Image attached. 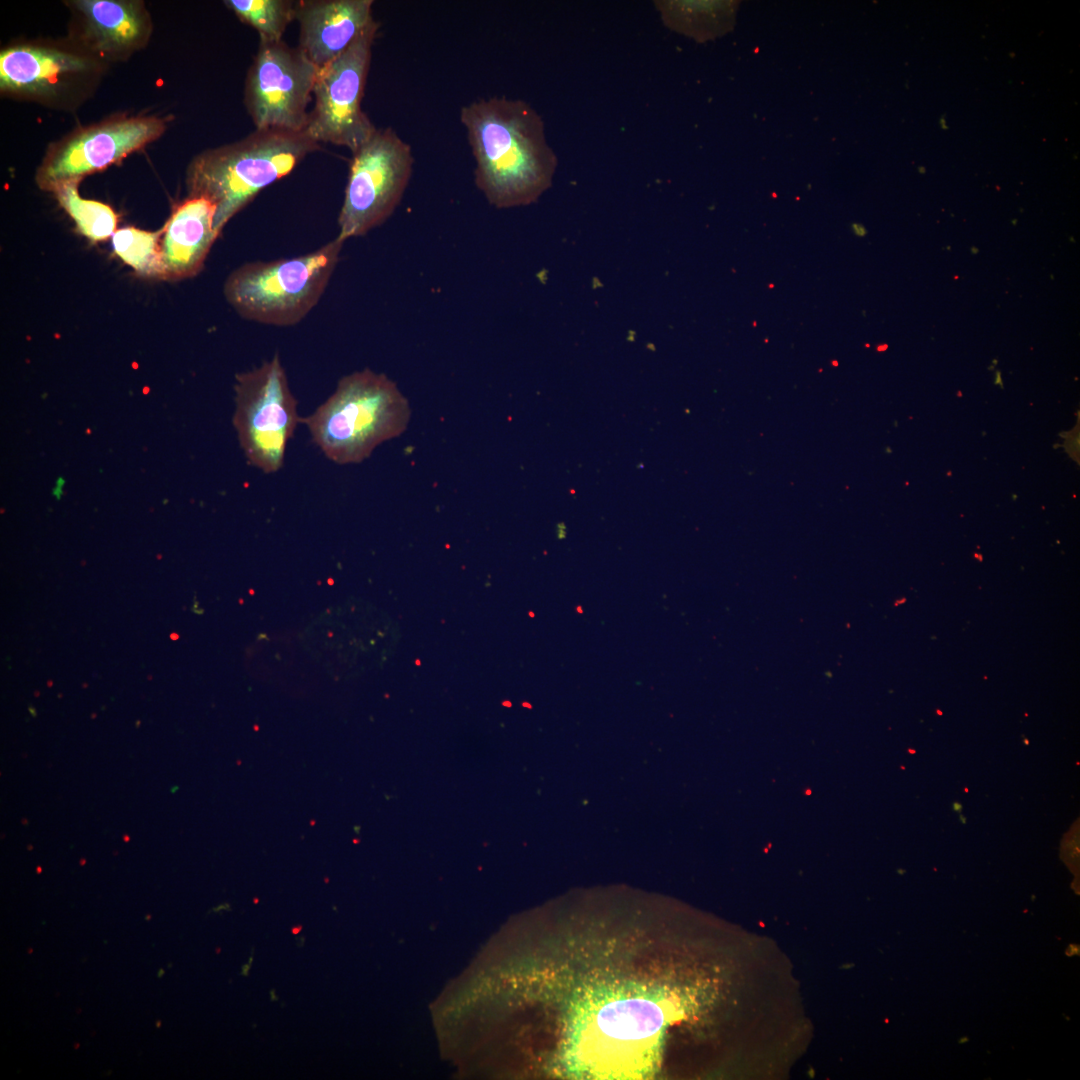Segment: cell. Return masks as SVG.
I'll use <instances>...</instances> for the list:
<instances>
[{
    "label": "cell",
    "instance_id": "6da1fadb",
    "mask_svg": "<svg viewBox=\"0 0 1080 1080\" xmlns=\"http://www.w3.org/2000/svg\"><path fill=\"white\" fill-rule=\"evenodd\" d=\"M460 121L475 160L476 187L491 206H527L551 187L558 159L529 103L480 98L461 107Z\"/></svg>",
    "mask_w": 1080,
    "mask_h": 1080
},
{
    "label": "cell",
    "instance_id": "7a4b0ae2",
    "mask_svg": "<svg viewBox=\"0 0 1080 1080\" xmlns=\"http://www.w3.org/2000/svg\"><path fill=\"white\" fill-rule=\"evenodd\" d=\"M319 143L303 131L255 129L234 143L198 155L187 173L189 196H200L216 207L215 230L256 195L288 175Z\"/></svg>",
    "mask_w": 1080,
    "mask_h": 1080
},
{
    "label": "cell",
    "instance_id": "3957f363",
    "mask_svg": "<svg viewBox=\"0 0 1080 1080\" xmlns=\"http://www.w3.org/2000/svg\"><path fill=\"white\" fill-rule=\"evenodd\" d=\"M411 416L397 384L369 368L343 376L313 413L301 418L313 443L330 461L356 464L400 436Z\"/></svg>",
    "mask_w": 1080,
    "mask_h": 1080
},
{
    "label": "cell",
    "instance_id": "277c9868",
    "mask_svg": "<svg viewBox=\"0 0 1080 1080\" xmlns=\"http://www.w3.org/2000/svg\"><path fill=\"white\" fill-rule=\"evenodd\" d=\"M343 244L336 237L301 256L246 262L227 277L225 298L244 319L273 326L295 325L319 302Z\"/></svg>",
    "mask_w": 1080,
    "mask_h": 1080
},
{
    "label": "cell",
    "instance_id": "5b68a950",
    "mask_svg": "<svg viewBox=\"0 0 1080 1080\" xmlns=\"http://www.w3.org/2000/svg\"><path fill=\"white\" fill-rule=\"evenodd\" d=\"M353 154L338 216L344 242L383 224L409 184L414 164L410 145L391 127L376 129Z\"/></svg>",
    "mask_w": 1080,
    "mask_h": 1080
},
{
    "label": "cell",
    "instance_id": "8992f818",
    "mask_svg": "<svg viewBox=\"0 0 1080 1080\" xmlns=\"http://www.w3.org/2000/svg\"><path fill=\"white\" fill-rule=\"evenodd\" d=\"M234 426L247 461L264 473L281 469L301 418L278 354L235 378Z\"/></svg>",
    "mask_w": 1080,
    "mask_h": 1080
},
{
    "label": "cell",
    "instance_id": "52a82bcc",
    "mask_svg": "<svg viewBox=\"0 0 1080 1080\" xmlns=\"http://www.w3.org/2000/svg\"><path fill=\"white\" fill-rule=\"evenodd\" d=\"M379 25L373 19L343 54L318 69L314 106L305 129L316 142L344 146L354 153L377 129L361 101Z\"/></svg>",
    "mask_w": 1080,
    "mask_h": 1080
},
{
    "label": "cell",
    "instance_id": "ba28073f",
    "mask_svg": "<svg viewBox=\"0 0 1080 1080\" xmlns=\"http://www.w3.org/2000/svg\"><path fill=\"white\" fill-rule=\"evenodd\" d=\"M318 69L298 46L260 39L244 90L255 129L305 130Z\"/></svg>",
    "mask_w": 1080,
    "mask_h": 1080
},
{
    "label": "cell",
    "instance_id": "9c48e42d",
    "mask_svg": "<svg viewBox=\"0 0 1080 1080\" xmlns=\"http://www.w3.org/2000/svg\"><path fill=\"white\" fill-rule=\"evenodd\" d=\"M165 125L158 118H130L85 130L61 146L39 173V183L78 179L103 169L159 137Z\"/></svg>",
    "mask_w": 1080,
    "mask_h": 1080
},
{
    "label": "cell",
    "instance_id": "30bf717a",
    "mask_svg": "<svg viewBox=\"0 0 1080 1080\" xmlns=\"http://www.w3.org/2000/svg\"><path fill=\"white\" fill-rule=\"evenodd\" d=\"M372 0L297 1L298 47L318 68L343 54L374 19Z\"/></svg>",
    "mask_w": 1080,
    "mask_h": 1080
},
{
    "label": "cell",
    "instance_id": "8fae6325",
    "mask_svg": "<svg viewBox=\"0 0 1080 1080\" xmlns=\"http://www.w3.org/2000/svg\"><path fill=\"white\" fill-rule=\"evenodd\" d=\"M215 205L200 196L180 203L161 229L160 254L167 280L195 276L219 233L215 230Z\"/></svg>",
    "mask_w": 1080,
    "mask_h": 1080
},
{
    "label": "cell",
    "instance_id": "7c38bea8",
    "mask_svg": "<svg viewBox=\"0 0 1080 1080\" xmlns=\"http://www.w3.org/2000/svg\"><path fill=\"white\" fill-rule=\"evenodd\" d=\"M85 67L82 58L70 53L34 46L11 47L0 56V85L2 90L42 93L63 76Z\"/></svg>",
    "mask_w": 1080,
    "mask_h": 1080
},
{
    "label": "cell",
    "instance_id": "4fadbf2b",
    "mask_svg": "<svg viewBox=\"0 0 1080 1080\" xmlns=\"http://www.w3.org/2000/svg\"><path fill=\"white\" fill-rule=\"evenodd\" d=\"M88 28L103 49L121 50L137 44L146 30L140 8L127 2L110 0L77 1Z\"/></svg>",
    "mask_w": 1080,
    "mask_h": 1080
},
{
    "label": "cell",
    "instance_id": "5bb4252c",
    "mask_svg": "<svg viewBox=\"0 0 1080 1080\" xmlns=\"http://www.w3.org/2000/svg\"><path fill=\"white\" fill-rule=\"evenodd\" d=\"M661 3L657 6L667 26L695 39L706 40L721 35L727 32L734 22L736 3L733 2L665 1Z\"/></svg>",
    "mask_w": 1080,
    "mask_h": 1080
},
{
    "label": "cell",
    "instance_id": "9a60e30c",
    "mask_svg": "<svg viewBox=\"0 0 1080 1080\" xmlns=\"http://www.w3.org/2000/svg\"><path fill=\"white\" fill-rule=\"evenodd\" d=\"M77 183L78 179L62 181L51 190L85 237L102 241L113 236L117 225L114 211L104 203L83 199L78 193Z\"/></svg>",
    "mask_w": 1080,
    "mask_h": 1080
},
{
    "label": "cell",
    "instance_id": "2e32d148",
    "mask_svg": "<svg viewBox=\"0 0 1080 1080\" xmlns=\"http://www.w3.org/2000/svg\"><path fill=\"white\" fill-rule=\"evenodd\" d=\"M244 23L253 27L260 39L280 41L295 20L297 1L291 0H228L224 2Z\"/></svg>",
    "mask_w": 1080,
    "mask_h": 1080
},
{
    "label": "cell",
    "instance_id": "e0dca14e",
    "mask_svg": "<svg viewBox=\"0 0 1080 1080\" xmlns=\"http://www.w3.org/2000/svg\"><path fill=\"white\" fill-rule=\"evenodd\" d=\"M160 238L161 230L150 232L126 227L115 231L112 246L115 254L138 274L163 279Z\"/></svg>",
    "mask_w": 1080,
    "mask_h": 1080
},
{
    "label": "cell",
    "instance_id": "ac0fdd59",
    "mask_svg": "<svg viewBox=\"0 0 1080 1080\" xmlns=\"http://www.w3.org/2000/svg\"><path fill=\"white\" fill-rule=\"evenodd\" d=\"M953 806L955 811H960L962 809V805L959 802H954Z\"/></svg>",
    "mask_w": 1080,
    "mask_h": 1080
},
{
    "label": "cell",
    "instance_id": "d6986e66",
    "mask_svg": "<svg viewBox=\"0 0 1080 1080\" xmlns=\"http://www.w3.org/2000/svg\"><path fill=\"white\" fill-rule=\"evenodd\" d=\"M971 252H972L973 254H977V253L979 252V249H978L977 247H975V246H972V247H971Z\"/></svg>",
    "mask_w": 1080,
    "mask_h": 1080
}]
</instances>
